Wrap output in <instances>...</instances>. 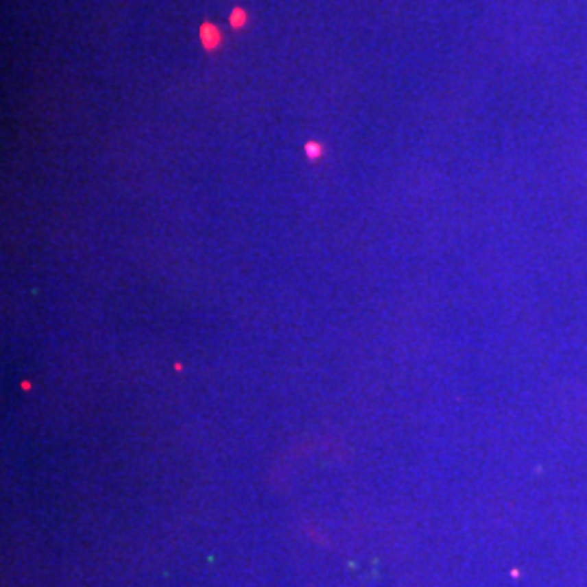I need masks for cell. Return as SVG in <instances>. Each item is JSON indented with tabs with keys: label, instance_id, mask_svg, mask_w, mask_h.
<instances>
[{
	"label": "cell",
	"instance_id": "cell-1",
	"mask_svg": "<svg viewBox=\"0 0 587 587\" xmlns=\"http://www.w3.org/2000/svg\"><path fill=\"white\" fill-rule=\"evenodd\" d=\"M307 155L311 157V159H318L322 155V146H318V144H307Z\"/></svg>",
	"mask_w": 587,
	"mask_h": 587
}]
</instances>
